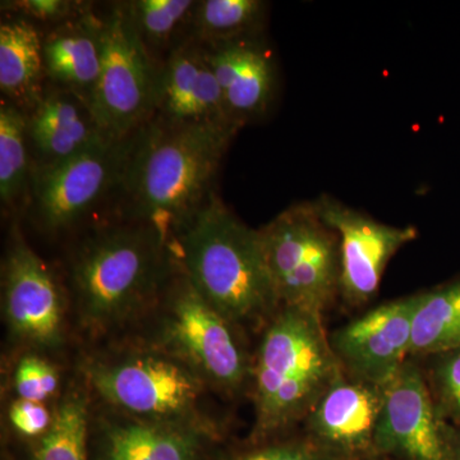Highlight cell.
Returning a JSON list of instances; mask_svg holds the SVG:
<instances>
[{
	"instance_id": "1",
	"label": "cell",
	"mask_w": 460,
	"mask_h": 460,
	"mask_svg": "<svg viewBox=\"0 0 460 460\" xmlns=\"http://www.w3.org/2000/svg\"><path fill=\"white\" fill-rule=\"evenodd\" d=\"M178 270L172 243L133 220L98 224L66 262L71 326L84 345L126 337L146 320Z\"/></svg>"
},
{
	"instance_id": "2",
	"label": "cell",
	"mask_w": 460,
	"mask_h": 460,
	"mask_svg": "<svg viewBox=\"0 0 460 460\" xmlns=\"http://www.w3.org/2000/svg\"><path fill=\"white\" fill-rule=\"evenodd\" d=\"M237 133L150 120L133 136L124 171L119 219L153 226L171 241L214 195Z\"/></svg>"
},
{
	"instance_id": "3",
	"label": "cell",
	"mask_w": 460,
	"mask_h": 460,
	"mask_svg": "<svg viewBox=\"0 0 460 460\" xmlns=\"http://www.w3.org/2000/svg\"><path fill=\"white\" fill-rule=\"evenodd\" d=\"M75 377L100 407L220 436L210 408L213 389L189 365L140 335L84 345L75 359Z\"/></svg>"
},
{
	"instance_id": "4",
	"label": "cell",
	"mask_w": 460,
	"mask_h": 460,
	"mask_svg": "<svg viewBox=\"0 0 460 460\" xmlns=\"http://www.w3.org/2000/svg\"><path fill=\"white\" fill-rule=\"evenodd\" d=\"M181 271L238 330L265 329L280 310L259 229L250 228L217 195L172 239Z\"/></svg>"
},
{
	"instance_id": "5",
	"label": "cell",
	"mask_w": 460,
	"mask_h": 460,
	"mask_svg": "<svg viewBox=\"0 0 460 460\" xmlns=\"http://www.w3.org/2000/svg\"><path fill=\"white\" fill-rule=\"evenodd\" d=\"M323 317L280 308L265 326L252 359L256 443L307 419L341 374Z\"/></svg>"
},
{
	"instance_id": "6",
	"label": "cell",
	"mask_w": 460,
	"mask_h": 460,
	"mask_svg": "<svg viewBox=\"0 0 460 460\" xmlns=\"http://www.w3.org/2000/svg\"><path fill=\"white\" fill-rule=\"evenodd\" d=\"M131 334L189 365L217 395L232 398L250 384L252 359L241 330L199 295L180 266L153 313Z\"/></svg>"
},
{
	"instance_id": "7",
	"label": "cell",
	"mask_w": 460,
	"mask_h": 460,
	"mask_svg": "<svg viewBox=\"0 0 460 460\" xmlns=\"http://www.w3.org/2000/svg\"><path fill=\"white\" fill-rule=\"evenodd\" d=\"M259 233L280 308L323 317L341 295V244L316 204L290 206Z\"/></svg>"
},
{
	"instance_id": "8",
	"label": "cell",
	"mask_w": 460,
	"mask_h": 460,
	"mask_svg": "<svg viewBox=\"0 0 460 460\" xmlns=\"http://www.w3.org/2000/svg\"><path fill=\"white\" fill-rule=\"evenodd\" d=\"M2 314L8 343L23 353L59 352L68 337L65 280L30 246L14 219L2 262Z\"/></svg>"
},
{
	"instance_id": "9",
	"label": "cell",
	"mask_w": 460,
	"mask_h": 460,
	"mask_svg": "<svg viewBox=\"0 0 460 460\" xmlns=\"http://www.w3.org/2000/svg\"><path fill=\"white\" fill-rule=\"evenodd\" d=\"M133 136L104 141L59 164L32 168L25 205L32 226L53 237L66 234L105 199H118Z\"/></svg>"
},
{
	"instance_id": "10",
	"label": "cell",
	"mask_w": 460,
	"mask_h": 460,
	"mask_svg": "<svg viewBox=\"0 0 460 460\" xmlns=\"http://www.w3.org/2000/svg\"><path fill=\"white\" fill-rule=\"evenodd\" d=\"M160 74L162 65L142 44L126 2L115 3L105 14L102 72L91 102L108 138H128L153 119Z\"/></svg>"
},
{
	"instance_id": "11",
	"label": "cell",
	"mask_w": 460,
	"mask_h": 460,
	"mask_svg": "<svg viewBox=\"0 0 460 460\" xmlns=\"http://www.w3.org/2000/svg\"><path fill=\"white\" fill-rule=\"evenodd\" d=\"M456 432L436 407L429 381L417 363L407 361L384 386L376 456L402 460H453Z\"/></svg>"
},
{
	"instance_id": "12",
	"label": "cell",
	"mask_w": 460,
	"mask_h": 460,
	"mask_svg": "<svg viewBox=\"0 0 460 460\" xmlns=\"http://www.w3.org/2000/svg\"><path fill=\"white\" fill-rule=\"evenodd\" d=\"M420 295L387 302L350 321L329 338L348 376L385 386L411 356L413 319Z\"/></svg>"
},
{
	"instance_id": "13",
	"label": "cell",
	"mask_w": 460,
	"mask_h": 460,
	"mask_svg": "<svg viewBox=\"0 0 460 460\" xmlns=\"http://www.w3.org/2000/svg\"><path fill=\"white\" fill-rule=\"evenodd\" d=\"M314 204L339 237L341 296L352 305L366 304L376 296L387 263L419 237V230L377 222L337 199L321 198Z\"/></svg>"
},
{
	"instance_id": "14",
	"label": "cell",
	"mask_w": 460,
	"mask_h": 460,
	"mask_svg": "<svg viewBox=\"0 0 460 460\" xmlns=\"http://www.w3.org/2000/svg\"><path fill=\"white\" fill-rule=\"evenodd\" d=\"M384 402V386L341 372L307 416L314 444L341 460L376 456L375 436Z\"/></svg>"
},
{
	"instance_id": "15",
	"label": "cell",
	"mask_w": 460,
	"mask_h": 460,
	"mask_svg": "<svg viewBox=\"0 0 460 460\" xmlns=\"http://www.w3.org/2000/svg\"><path fill=\"white\" fill-rule=\"evenodd\" d=\"M169 126H204L237 133L204 45L187 39L163 62L153 119Z\"/></svg>"
},
{
	"instance_id": "16",
	"label": "cell",
	"mask_w": 460,
	"mask_h": 460,
	"mask_svg": "<svg viewBox=\"0 0 460 460\" xmlns=\"http://www.w3.org/2000/svg\"><path fill=\"white\" fill-rule=\"evenodd\" d=\"M215 438L189 426L132 419L93 402L96 460H201Z\"/></svg>"
},
{
	"instance_id": "17",
	"label": "cell",
	"mask_w": 460,
	"mask_h": 460,
	"mask_svg": "<svg viewBox=\"0 0 460 460\" xmlns=\"http://www.w3.org/2000/svg\"><path fill=\"white\" fill-rule=\"evenodd\" d=\"M204 47L232 123L241 129L265 117L277 91V66L262 35Z\"/></svg>"
},
{
	"instance_id": "18",
	"label": "cell",
	"mask_w": 460,
	"mask_h": 460,
	"mask_svg": "<svg viewBox=\"0 0 460 460\" xmlns=\"http://www.w3.org/2000/svg\"><path fill=\"white\" fill-rule=\"evenodd\" d=\"M32 168L59 164L111 140L89 102L72 91L48 84L38 107L27 114Z\"/></svg>"
},
{
	"instance_id": "19",
	"label": "cell",
	"mask_w": 460,
	"mask_h": 460,
	"mask_svg": "<svg viewBox=\"0 0 460 460\" xmlns=\"http://www.w3.org/2000/svg\"><path fill=\"white\" fill-rule=\"evenodd\" d=\"M105 16L93 5L80 16L54 27L42 36L48 84L72 91L93 102L102 72Z\"/></svg>"
},
{
	"instance_id": "20",
	"label": "cell",
	"mask_w": 460,
	"mask_h": 460,
	"mask_svg": "<svg viewBox=\"0 0 460 460\" xmlns=\"http://www.w3.org/2000/svg\"><path fill=\"white\" fill-rule=\"evenodd\" d=\"M42 36L36 23L16 14L0 23V90L3 99L26 114L47 89Z\"/></svg>"
},
{
	"instance_id": "21",
	"label": "cell",
	"mask_w": 460,
	"mask_h": 460,
	"mask_svg": "<svg viewBox=\"0 0 460 460\" xmlns=\"http://www.w3.org/2000/svg\"><path fill=\"white\" fill-rule=\"evenodd\" d=\"M53 414L47 434L33 441L31 460H89L93 399L77 377L60 392Z\"/></svg>"
},
{
	"instance_id": "22",
	"label": "cell",
	"mask_w": 460,
	"mask_h": 460,
	"mask_svg": "<svg viewBox=\"0 0 460 460\" xmlns=\"http://www.w3.org/2000/svg\"><path fill=\"white\" fill-rule=\"evenodd\" d=\"M460 347V279L420 293L411 356H436Z\"/></svg>"
},
{
	"instance_id": "23",
	"label": "cell",
	"mask_w": 460,
	"mask_h": 460,
	"mask_svg": "<svg viewBox=\"0 0 460 460\" xmlns=\"http://www.w3.org/2000/svg\"><path fill=\"white\" fill-rule=\"evenodd\" d=\"M268 8L262 0H198L190 39L210 47L262 35Z\"/></svg>"
},
{
	"instance_id": "24",
	"label": "cell",
	"mask_w": 460,
	"mask_h": 460,
	"mask_svg": "<svg viewBox=\"0 0 460 460\" xmlns=\"http://www.w3.org/2000/svg\"><path fill=\"white\" fill-rule=\"evenodd\" d=\"M32 162L27 140V114L2 99L0 104V201L8 213L25 208Z\"/></svg>"
},
{
	"instance_id": "25",
	"label": "cell",
	"mask_w": 460,
	"mask_h": 460,
	"mask_svg": "<svg viewBox=\"0 0 460 460\" xmlns=\"http://www.w3.org/2000/svg\"><path fill=\"white\" fill-rule=\"evenodd\" d=\"M198 0H132L129 17L148 54L163 65L175 48L190 39V18Z\"/></svg>"
},
{
	"instance_id": "26",
	"label": "cell",
	"mask_w": 460,
	"mask_h": 460,
	"mask_svg": "<svg viewBox=\"0 0 460 460\" xmlns=\"http://www.w3.org/2000/svg\"><path fill=\"white\" fill-rule=\"evenodd\" d=\"M62 376L49 357L39 353H23L18 357L12 375V387L16 398L48 402L59 396Z\"/></svg>"
},
{
	"instance_id": "27",
	"label": "cell",
	"mask_w": 460,
	"mask_h": 460,
	"mask_svg": "<svg viewBox=\"0 0 460 460\" xmlns=\"http://www.w3.org/2000/svg\"><path fill=\"white\" fill-rule=\"evenodd\" d=\"M429 386L443 419L460 426V347L434 356Z\"/></svg>"
},
{
	"instance_id": "28",
	"label": "cell",
	"mask_w": 460,
	"mask_h": 460,
	"mask_svg": "<svg viewBox=\"0 0 460 460\" xmlns=\"http://www.w3.org/2000/svg\"><path fill=\"white\" fill-rule=\"evenodd\" d=\"M91 7V3L75 0H13L3 2L2 9L8 14L27 18L31 22L51 27L80 16Z\"/></svg>"
},
{
	"instance_id": "29",
	"label": "cell",
	"mask_w": 460,
	"mask_h": 460,
	"mask_svg": "<svg viewBox=\"0 0 460 460\" xmlns=\"http://www.w3.org/2000/svg\"><path fill=\"white\" fill-rule=\"evenodd\" d=\"M8 422L21 438L38 440L47 434L53 423V408L47 402L25 401L14 398L8 407Z\"/></svg>"
},
{
	"instance_id": "30",
	"label": "cell",
	"mask_w": 460,
	"mask_h": 460,
	"mask_svg": "<svg viewBox=\"0 0 460 460\" xmlns=\"http://www.w3.org/2000/svg\"><path fill=\"white\" fill-rule=\"evenodd\" d=\"M223 460H341L321 449L313 441H287L261 445L232 454Z\"/></svg>"
},
{
	"instance_id": "31",
	"label": "cell",
	"mask_w": 460,
	"mask_h": 460,
	"mask_svg": "<svg viewBox=\"0 0 460 460\" xmlns=\"http://www.w3.org/2000/svg\"><path fill=\"white\" fill-rule=\"evenodd\" d=\"M453 460H460V432L456 434V438H454Z\"/></svg>"
}]
</instances>
